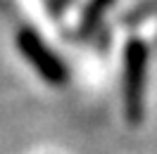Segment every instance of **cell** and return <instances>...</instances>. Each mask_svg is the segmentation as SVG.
Instances as JSON below:
<instances>
[{
	"mask_svg": "<svg viewBox=\"0 0 157 154\" xmlns=\"http://www.w3.org/2000/svg\"><path fill=\"white\" fill-rule=\"evenodd\" d=\"M17 48L31 62V67L36 69V74L43 81H48L50 86H55V88L67 83V67L38 38V33H33L31 29H19V33H17Z\"/></svg>",
	"mask_w": 157,
	"mask_h": 154,
	"instance_id": "2",
	"label": "cell"
},
{
	"mask_svg": "<svg viewBox=\"0 0 157 154\" xmlns=\"http://www.w3.org/2000/svg\"><path fill=\"white\" fill-rule=\"evenodd\" d=\"M145 71L147 48L140 40H131L124 52V112L133 126L143 121V100H145Z\"/></svg>",
	"mask_w": 157,
	"mask_h": 154,
	"instance_id": "1",
	"label": "cell"
},
{
	"mask_svg": "<svg viewBox=\"0 0 157 154\" xmlns=\"http://www.w3.org/2000/svg\"><path fill=\"white\" fill-rule=\"evenodd\" d=\"M98 2H100V5H107V2H109V0H98Z\"/></svg>",
	"mask_w": 157,
	"mask_h": 154,
	"instance_id": "3",
	"label": "cell"
}]
</instances>
